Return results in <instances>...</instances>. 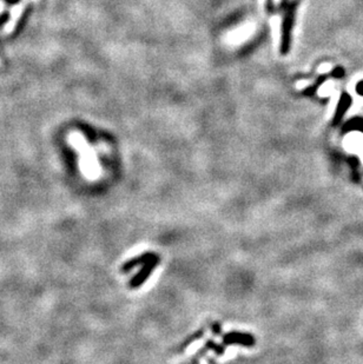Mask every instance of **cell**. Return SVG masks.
I'll return each mask as SVG.
<instances>
[{"instance_id":"cell-1","label":"cell","mask_w":363,"mask_h":364,"mask_svg":"<svg viewBox=\"0 0 363 364\" xmlns=\"http://www.w3.org/2000/svg\"><path fill=\"white\" fill-rule=\"evenodd\" d=\"M31 1H36V0H20L17 5H14L12 7V10L10 11V19H8L7 24H6L5 29H4V33L8 34L11 32H13L15 26H17L18 21H19L21 14L24 13L25 8L26 6L30 4Z\"/></svg>"},{"instance_id":"cell-2","label":"cell","mask_w":363,"mask_h":364,"mask_svg":"<svg viewBox=\"0 0 363 364\" xmlns=\"http://www.w3.org/2000/svg\"><path fill=\"white\" fill-rule=\"evenodd\" d=\"M359 91H360V93H363V83L359 86Z\"/></svg>"},{"instance_id":"cell-3","label":"cell","mask_w":363,"mask_h":364,"mask_svg":"<svg viewBox=\"0 0 363 364\" xmlns=\"http://www.w3.org/2000/svg\"><path fill=\"white\" fill-rule=\"evenodd\" d=\"M4 6H5L4 2L0 1V12H1V10H4Z\"/></svg>"}]
</instances>
